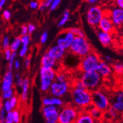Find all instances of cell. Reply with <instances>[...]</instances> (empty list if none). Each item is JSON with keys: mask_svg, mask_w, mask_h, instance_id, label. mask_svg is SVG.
<instances>
[{"mask_svg": "<svg viewBox=\"0 0 123 123\" xmlns=\"http://www.w3.org/2000/svg\"><path fill=\"white\" fill-rule=\"evenodd\" d=\"M28 34V31L27 25H21V36H24Z\"/></svg>", "mask_w": 123, "mask_h": 123, "instance_id": "obj_47", "label": "cell"}, {"mask_svg": "<svg viewBox=\"0 0 123 123\" xmlns=\"http://www.w3.org/2000/svg\"><path fill=\"white\" fill-rule=\"evenodd\" d=\"M3 16L5 20H9L12 17V13L8 10H4L3 12Z\"/></svg>", "mask_w": 123, "mask_h": 123, "instance_id": "obj_44", "label": "cell"}, {"mask_svg": "<svg viewBox=\"0 0 123 123\" xmlns=\"http://www.w3.org/2000/svg\"><path fill=\"white\" fill-rule=\"evenodd\" d=\"M105 14V12L100 5L91 6L86 12V21L92 27L97 28Z\"/></svg>", "mask_w": 123, "mask_h": 123, "instance_id": "obj_7", "label": "cell"}, {"mask_svg": "<svg viewBox=\"0 0 123 123\" xmlns=\"http://www.w3.org/2000/svg\"><path fill=\"white\" fill-rule=\"evenodd\" d=\"M41 67H46V68H52L57 71L56 67H58L59 62L57 61L55 58L47 54V53L44 54L41 58Z\"/></svg>", "mask_w": 123, "mask_h": 123, "instance_id": "obj_16", "label": "cell"}, {"mask_svg": "<svg viewBox=\"0 0 123 123\" xmlns=\"http://www.w3.org/2000/svg\"><path fill=\"white\" fill-rule=\"evenodd\" d=\"M87 2L89 4L91 5V6H94V5H96V4L98 3V1L97 0H88Z\"/></svg>", "mask_w": 123, "mask_h": 123, "instance_id": "obj_53", "label": "cell"}, {"mask_svg": "<svg viewBox=\"0 0 123 123\" xmlns=\"http://www.w3.org/2000/svg\"><path fill=\"white\" fill-rule=\"evenodd\" d=\"M17 56V54L16 52H13L12 53V55L10 57V60H9V63H8V68H9V70L12 71V69H13V65H14V62L16 60V57Z\"/></svg>", "mask_w": 123, "mask_h": 123, "instance_id": "obj_32", "label": "cell"}, {"mask_svg": "<svg viewBox=\"0 0 123 123\" xmlns=\"http://www.w3.org/2000/svg\"><path fill=\"white\" fill-rule=\"evenodd\" d=\"M57 72L54 69L41 67L39 72L40 89L42 92H49L52 83L55 80Z\"/></svg>", "mask_w": 123, "mask_h": 123, "instance_id": "obj_4", "label": "cell"}, {"mask_svg": "<svg viewBox=\"0 0 123 123\" xmlns=\"http://www.w3.org/2000/svg\"><path fill=\"white\" fill-rule=\"evenodd\" d=\"M21 42V45L23 46H26L28 47L29 44L31 42V36L29 34L26 35L24 36H21L20 37Z\"/></svg>", "mask_w": 123, "mask_h": 123, "instance_id": "obj_31", "label": "cell"}, {"mask_svg": "<svg viewBox=\"0 0 123 123\" xmlns=\"http://www.w3.org/2000/svg\"><path fill=\"white\" fill-rule=\"evenodd\" d=\"M106 112H107V114L109 115V116L111 117V118H115L118 115V113L114 109H113L111 108V107L107 109Z\"/></svg>", "mask_w": 123, "mask_h": 123, "instance_id": "obj_38", "label": "cell"}, {"mask_svg": "<svg viewBox=\"0 0 123 123\" xmlns=\"http://www.w3.org/2000/svg\"><path fill=\"white\" fill-rule=\"evenodd\" d=\"M48 37H49V35H48V32L47 31H45L44 32H43V33L42 34V35L40 36V43L42 44H45L47 42V40H48Z\"/></svg>", "mask_w": 123, "mask_h": 123, "instance_id": "obj_41", "label": "cell"}, {"mask_svg": "<svg viewBox=\"0 0 123 123\" xmlns=\"http://www.w3.org/2000/svg\"><path fill=\"white\" fill-rule=\"evenodd\" d=\"M12 53H13V52L11 51V50H10V49L5 50L4 54H5V59H6V60H8V61H9L10 57H11V56H12Z\"/></svg>", "mask_w": 123, "mask_h": 123, "instance_id": "obj_46", "label": "cell"}, {"mask_svg": "<svg viewBox=\"0 0 123 123\" xmlns=\"http://www.w3.org/2000/svg\"><path fill=\"white\" fill-rule=\"evenodd\" d=\"M31 58L30 56H26L24 60V65L26 68H28L31 65Z\"/></svg>", "mask_w": 123, "mask_h": 123, "instance_id": "obj_45", "label": "cell"}, {"mask_svg": "<svg viewBox=\"0 0 123 123\" xmlns=\"http://www.w3.org/2000/svg\"><path fill=\"white\" fill-rule=\"evenodd\" d=\"M74 123H96V121L91 116L88 111L82 110Z\"/></svg>", "mask_w": 123, "mask_h": 123, "instance_id": "obj_21", "label": "cell"}, {"mask_svg": "<svg viewBox=\"0 0 123 123\" xmlns=\"http://www.w3.org/2000/svg\"><path fill=\"white\" fill-rule=\"evenodd\" d=\"M105 59L107 62H110L111 60V58L109 56H108V55H106V56H105Z\"/></svg>", "mask_w": 123, "mask_h": 123, "instance_id": "obj_55", "label": "cell"}, {"mask_svg": "<svg viewBox=\"0 0 123 123\" xmlns=\"http://www.w3.org/2000/svg\"><path fill=\"white\" fill-rule=\"evenodd\" d=\"M73 105L80 111L86 110L92 105V92L87 89L72 87L70 90Z\"/></svg>", "mask_w": 123, "mask_h": 123, "instance_id": "obj_1", "label": "cell"}, {"mask_svg": "<svg viewBox=\"0 0 123 123\" xmlns=\"http://www.w3.org/2000/svg\"><path fill=\"white\" fill-rule=\"evenodd\" d=\"M96 34H97V38L99 40V42L103 47H108L111 45L112 43V34L103 32L98 29H97Z\"/></svg>", "mask_w": 123, "mask_h": 123, "instance_id": "obj_20", "label": "cell"}, {"mask_svg": "<svg viewBox=\"0 0 123 123\" xmlns=\"http://www.w3.org/2000/svg\"><path fill=\"white\" fill-rule=\"evenodd\" d=\"M110 107L117 113L123 112V90L116 91L110 99Z\"/></svg>", "mask_w": 123, "mask_h": 123, "instance_id": "obj_12", "label": "cell"}, {"mask_svg": "<svg viewBox=\"0 0 123 123\" xmlns=\"http://www.w3.org/2000/svg\"><path fill=\"white\" fill-rule=\"evenodd\" d=\"M97 29L102 31L103 32L110 33V34H112V33H113L115 30V26L106 13L102 19L100 20V23L97 26Z\"/></svg>", "mask_w": 123, "mask_h": 123, "instance_id": "obj_14", "label": "cell"}, {"mask_svg": "<svg viewBox=\"0 0 123 123\" xmlns=\"http://www.w3.org/2000/svg\"><path fill=\"white\" fill-rule=\"evenodd\" d=\"M115 3L117 7L123 10V0H117L116 1Z\"/></svg>", "mask_w": 123, "mask_h": 123, "instance_id": "obj_50", "label": "cell"}, {"mask_svg": "<svg viewBox=\"0 0 123 123\" xmlns=\"http://www.w3.org/2000/svg\"><path fill=\"white\" fill-rule=\"evenodd\" d=\"M115 27H120L123 25V10L118 7H113L107 13Z\"/></svg>", "mask_w": 123, "mask_h": 123, "instance_id": "obj_13", "label": "cell"}, {"mask_svg": "<svg viewBox=\"0 0 123 123\" xmlns=\"http://www.w3.org/2000/svg\"><path fill=\"white\" fill-rule=\"evenodd\" d=\"M68 30L74 35L75 37H79L86 38V35L82 30L78 27H72L70 28Z\"/></svg>", "mask_w": 123, "mask_h": 123, "instance_id": "obj_26", "label": "cell"}, {"mask_svg": "<svg viewBox=\"0 0 123 123\" xmlns=\"http://www.w3.org/2000/svg\"><path fill=\"white\" fill-rule=\"evenodd\" d=\"M10 38L8 37V36H5L3 38L2 40V47L4 50H6V49H10Z\"/></svg>", "mask_w": 123, "mask_h": 123, "instance_id": "obj_33", "label": "cell"}, {"mask_svg": "<svg viewBox=\"0 0 123 123\" xmlns=\"http://www.w3.org/2000/svg\"><path fill=\"white\" fill-rule=\"evenodd\" d=\"M15 77H16V79H19V78L21 77V75H20V74L19 73H16V75H15Z\"/></svg>", "mask_w": 123, "mask_h": 123, "instance_id": "obj_56", "label": "cell"}, {"mask_svg": "<svg viewBox=\"0 0 123 123\" xmlns=\"http://www.w3.org/2000/svg\"><path fill=\"white\" fill-rule=\"evenodd\" d=\"M80 110L72 104L62 106L58 114V123H74Z\"/></svg>", "mask_w": 123, "mask_h": 123, "instance_id": "obj_6", "label": "cell"}, {"mask_svg": "<svg viewBox=\"0 0 123 123\" xmlns=\"http://www.w3.org/2000/svg\"><path fill=\"white\" fill-rule=\"evenodd\" d=\"M68 50L70 53L82 58L91 53L92 48L86 38L75 37Z\"/></svg>", "mask_w": 123, "mask_h": 123, "instance_id": "obj_2", "label": "cell"}, {"mask_svg": "<svg viewBox=\"0 0 123 123\" xmlns=\"http://www.w3.org/2000/svg\"><path fill=\"white\" fill-rule=\"evenodd\" d=\"M86 111H88L90 114H91V116L94 119L97 121V120H99V119L101 118L102 115V112L100 111V110H99L98 109H97L96 107H95L93 105H91L89 108H87Z\"/></svg>", "mask_w": 123, "mask_h": 123, "instance_id": "obj_23", "label": "cell"}, {"mask_svg": "<svg viewBox=\"0 0 123 123\" xmlns=\"http://www.w3.org/2000/svg\"><path fill=\"white\" fill-rule=\"evenodd\" d=\"M3 107V103L1 101H0V110H1Z\"/></svg>", "mask_w": 123, "mask_h": 123, "instance_id": "obj_57", "label": "cell"}, {"mask_svg": "<svg viewBox=\"0 0 123 123\" xmlns=\"http://www.w3.org/2000/svg\"><path fill=\"white\" fill-rule=\"evenodd\" d=\"M9 101H10V104H11V105H12V109H15V108H16V106H17V105H18V97L16 96H13L12 98H11V99L9 100Z\"/></svg>", "mask_w": 123, "mask_h": 123, "instance_id": "obj_35", "label": "cell"}, {"mask_svg": "<svg viewBox=\"0 0 123 123\" xmlns=\"http://www.w3.org/2000/svg\"><path fill=\"white\" fill-rule=\"evenodd\" d=\"M39 5H40V2L38 1H31L30 2L29 7L31 10H38Z\"/></svg>", "mask_w": 123, "mask_h": 123, "instance_id": "obj_39", "label": "cell"}, {"mask_svg": "<svg viewBox=\"0 0 123 123\" xmlns=\"http://www.w3.org/2000/svg\"><path fill=\"white\" fill-rule=\"evenodd\" d=\"M96 72L99 74L101 78H107L112 74V68L106 62L100 60L96 69Z\"/></svg>", "mask_w": 123, "mask_h": 123, "instance_id": "obj_17", "label": "cell"}, {"mask_svg": "<svg viewBox=\"0 0 123 123\" xmlns=\"http://www.w3.org/2000/svg\"><path fill=\"white\" fill-rule=\"evenodd\" d=\"M72 87L75 88V89H85L84 86L82 84V82L79 79L75 81V82L73 84V87Z\"/></svg>", "mask_w": 123, "mask_h": 123, "instance_id": "obj_40", "label": "cell"}, {"mask_svg": "<svg viewBox=\"0 0 123 123\" xmlns=\"http://www.w3.org/2000/svg\"><path fill=\"white\" fill-rule=\"evenodd\" d=\"M20 65H21V64H20V62H19V61L18 60H17V59H16V60L15 61V62H14V65H13V67H15V69H19V68H20Z\"/></svg>", "mask_w": 123, "mask_h": 123, "instance_id": "obj_51", "label": "cell"}, {"mask_svg": "<svg viewBox=\"0 0 123 123\" xmlns=\"http://www.w3.org/2000/svg\"><path fill=\"white\" fill-rule=\"evenodd\" d=\"M79 80L86 89L91 92L99 89L102 82V78L96 71L82 72Z\"/></svg>", "mask_w": 123, "mask_h": 123, "instance_id": "obj_3", "label": "cell"}, {"mask_svg": "<svg viewBox=\"0 0 123 123\" xmlns=\"http://www.w3.org/2000/svg\"><path fill=\"white\" fill-rule=\"evenodd\" d=\"M23 80H24V79H23L22 77H20L19 79H16V82H15V85H16V87L21 89L23 84Z\"/></svg>", "mask_w": 123, "mask_h": 123, "instance_id": "obj_48", "label": "cell"}, {"mask_svg": "<svg viewBox=\"0 0 123 123\" xmlns=\"http://www.w3.org/2000/svg\"><path fill=\"white\" fill-rule=\"evenodd\" d=\"M28 47L22 45L19 51V56L21 57V58L26 57V55L28 54Z\"/></svg>", "mask_w": 123, "mask_h": 123, "instance_id": "obj_34", "label": "cell"}, {"mask_svg": "<svg viewBox=\"0 0 123 123\" xmlns=\"http://www.w3.org/2000/svg\"><path fill=\"white\" fill-rule=\"evenodd\" d=\"M70 19V11L68 9H65L63 12L62 14V16L60 18L58 23V28H62L63 27L65 24Z\"/></svg>", "mask_w": 123, "mask_h": 123, "instance_id": "obj_24", "label": "cell"}, {"mask_svg": "<svg viewBox=\"0 0 123 123\" xmlns=\"http://www.w3.org/2000/svg\"><path fill=\"white\" fill-rule=\"evenodd\" d=\"M3 109L6 112V113L12 112L13 111V109L12 107V105L10 104L9 100H6L3 103Z\"/></svg>", "mask_w": 123, "mask_h": 123, "instance_id": "obj_36", "label": "cell"}, {"mask_svg": "<svg viewBox=\"0 0 123 123\" xmlns=\"http://www.w3.org/2000/svg\"><path fill=\"white\" fill-rule=\"evenodd\" d=\"M14 82V75L12 71L8 70L4 75L1 84V90L3 92L6 91L13 88Z\"/></svg>", "mask_w": 123, "mask_h": 123, "instance_id": "obj_18", "label": "cell"}, {"mask_svg": "<svg viewBox=\"0 0 123 123\" xmlns=\"http://www.w3.org/2000/svg\"><path fill=\"white\" fill-rule=\"evenodd\" d=\"M4 123H14L13 121H9V120H6Z\"/></svg>", "mask_w": 123, "mask_h": 123, "instance_id": "obj_58", "label": "cell"}, {"mask_svg": "<svg viewBox=\"0 0 123 123\" xmlns=\"http://www.w3.org/2000/svg\"><path fill=\"white\" fill-rule=\"evenodd\" d=\"M13 96H15V90L13 89V88L9 89L6 91H5V92H3L2 93V97L5 100H10Z\"/></svg>", "mask_w": 123, "mask_h": 123, "instance_id": "obj_28", "label": "cell"}, {"mask_svg": "<svg viewBox=\"0 0 123 123\" xmlns=\"http://www.w3.org/2000/svg\"><path fill=\"white\" fill-rule=\"evenodd\" d=\"M92 105L102 112H106L110 107V99L105 92L97 89L92 92Z\"/></svg>", "mask_w": 123, "mask_h": 123, "instance_id": "obj_8", "label": "cell"}, {"mask_svg": "<svg viewBox=\"0 0 123 123\" xmlns=\"http://www.w3.org/2000/svg\"><path fill=\"white\" fill-rule=\"evenodd\" d=\"M43 106L52 105L55 107H62L64 105V102L61 98L54 96H45L42 99Z\"/></svg>", "mask_w": 123, "mask_h": 123, "instance_id": "obj_19", "label": "cell"}, {"mask_svg": "<svg viewBox=\"0 0 123 123\" xmlns=\"http://www.w3.org/2000/svg\"><path fill=\"white\" fill-rule=\"evenodd\" d=\"M47 9V8H45V5H43V2H40V5H39V8H38V10L40 11V12H44V11H45V10Z\"/></svg>", "mask_w": 123, "mask_h": 123, "instance_id": "obj_52", "label": "cell"}, {"mask_svg": "<svg viewBox=\"0 0 123 123\" xmlns=\"http://www.w3.org/2000/svg\"><path fill=\"white\" fill-rule=\"evenodd\" d=\"M6 112L2 109L0 110V123H4L6 121Z\"/></svg>", "mask_w": 123, "mask_h": 123, "instance_id": "obj_42", "label": "cell"}, {"mask_svg": "<svg viewBox=\"0 0 123 123\" xmlns=\"http://www.w3.org/2000/svg\"><path fill=\"white\" fill-rule=\"evenodd\" d=\"M52 1H53V0H45V1H43L42 2L43 5H45V8L47 9V8H50Z\"/></svg>", "mask_w": 123, "mask_h": 123, "instance_id": "obj_49", "label": "cell"}, {"mask_svg": "<svg viewBox=\"0 0 123 123\" xmlns=\"http://www.w3.org/2000/svg\"><path fill=\"white\" fill-rule=\"evenodd\" d=\"M12 117H13V121L14 123H19L21 120L20 113L19 111L17 109H13L12 111Z\"/></svg>", "mask_w": 123, "mask_h": 123, "instance_id": "obj_30", "label": "cell"}, {"mask_svg": "<svg viewBox=\"0 0 123 123\" xmlns=\"http://www.w3.org/2000/svg\"><path fill=\"white\" fill-rule=\"evenodd\" d=\"M27 28H28V34L30 35L33 33L37 29V27L34 24H33V23H29V24L27 25Z\"/></svg>", "mask_w": 123, "mask_h": 123, "instance_id": "obj_43", "label": "cell"}, {"mask_svg": "<svg viewBox=\"0 0 123 123\" xmlns=\"http://www.w3.org/2000/svg\"><path fill=\"white\" fill-rule=\"evenodd\" d=\"M6 0H0V10H1L6 5Z\"/></svg>", "mask_w": 123, "mask_h": 123, "instance_id": "obj_54", "label": "cell"}, {"mask_svg": "<svg viewBox=\"0 0 123 123\" xmlns=\"http://www.w3.org/2000/svg\"><path fill=\"white\" fill-rule=\"evenodd\" d=\"M67 80H68V77L66 74L62 72H57L55 81L58 82H65L68 81Z\"/></svg>", "mask_w": 123, "mask_h": 123, "instance_id": "obj_27", "label": "cell"}, {"mask_svg": "<svg viewBox=\"0 0 123 123\" xmlns=\"http://www.w3.org/2000/svg\"><path fill=\"white\" fill-rule=\"evenodd\" d=\"M100 60L99 55L92 51L84 57L80 58L79 67L82 72L96 71Z\"/></svg>", "mask_w": 123, "mask_h": 123, "instance_id": "obj_5", "label": "cell"}, {"mask_svg": "<svg viewBox=\"0 0 123 123\" xmlns=\"http://www.w3.org/2000/svg\"><path fill=\"white\" fill-rule=\"evenodd\" d=\"M75 38L74 35L68 30H65L60 33L57 37L55 42V45H58L65 50L69 49Z\"/></svg>", "mask_w": 123, "mask_h": 123, "instance_id": "obj_10", "label": "cell"}, {"mask_svg": "<svg viewBox=\"0 0 123 123\" xmlns=\"http://www.w3.org/2000/svg\"><path fill=\"white\" fill-rule=\"evenodd\" d=\"M61 1L60 0H53V1L52 3V5L50 7V11H54V10H56L58 6L61 3Z\"/></svg>", "mask_w": 123, "mask_h": 123, "instance_id": "obj_37", "label": "cell"}, {"mask_svg": "<svg viewBox=\"0 0 123 123\" xmlns=\"http://www.w3.org/2000/svg\"><path fill=\"white\" fill-rule=\"evenodd\" d=\"M112 70L118 75L123 74V63H116L112 66Z\"/></svg>", "mask_w": 123, "mask_h": 123, "instance_id": "obj_29", "label": "cell"}, {"mask_svg": "<svg viewBox=\"0 0 123 123\" xmlns=\"http://www.w3.org/2000/svg\"><path fill=\"white\" fill-rule=\"evenodd\" d=\"M42 112L45 119L46 123H58L59 110L57 107L52 105L43 106L42 108Z\"/></svg>", "mask_w": 123, "mask_h": 123, "instance_id": "obj_11", "label": "cell"}, {"mask_svg": "<svg viewBox=\"0 0 123 123\" xmlns=\"http://www.w3.org/2000/svg\"><path fill=\"white\" fill-rule=\"evenodd\" d=\"M71 90V85L69 82H58L54 81L49 90L50 94L52 96L56 97H63Z\"/></svg>", "mask_w": 123, "mask_h": 123, "instance_id": "obj_9", "label": "cell"}, {"mask_svg": "<svg viewBox=\"0 0 123 123\" xmlns=\"http://www.w3.org/2000/svg\"><path fill=\"white\" fill-rule=\"evenodd\" d=\"M30 89V80L28 78H25L23 84L21 87V93L20 96V99L22 102H26L28 97Z\"/></svg>", "mask_w": 123, "mask_h": 123, "instance_id": "obj_22", "label": "cell"}, {"mask_svg": "<svg viewBox=\"0 0 123 123\" xmlns=\"http://www.w3.org/2000/svg\"><path fill=\"white\" fill-rule=\"evenodd\" d=\"M21 45L20 37H16L10 43V49L12 52H16Z\"/></svg>", "mask_w": 123, "mask_h": 123, "instance_id": "obj_25", "label": "cell"}, {"mask_svg": "<svg viewBox=\"0 0 123 123\" xmlns=\"http://www.w3.org/2000/svg\"><path fill=\"white\" fill-rule=\"evenodd\" d=\"M66 50L64 49H62L60 47H58L57 45H54L48 49L47 52V54H49L50 56L55 58L57 61L60 62L63 60L66 55Z\"/></svg>", "mask_w": 123, "mask_h": 123, "instance_id": "obj_15", "label": "cell"}]
</instances>
